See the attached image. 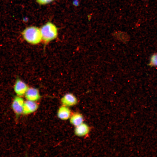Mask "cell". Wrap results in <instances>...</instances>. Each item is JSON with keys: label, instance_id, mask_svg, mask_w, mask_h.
<instances>
[{"label": "cell", "instance_id": "6da1fadb", "mask_svg": "<svg viewBox=\"0 0 157 157\" xmlns=\"http://www.w3.org/2000/svg\"><path fill=\"white\" fill-rule=\"evenodd\" d=\"M22 34L23 38L27 42L31 44H38L42 39L40 29L36 27H26L22 31Z\"/></svg>", "mask_w": 157, "mask_h": 157}, {"label": "cell", "instance_id": "7a4b0ae2", "mask_svg": "<svg viewBox=\"0 0 157 157\" xmlns=\"http://www.w3.org/2000/svg\"><path fill=\"white\" fill-rule=\"evenodd\" d=\"M42 39L46 43L54 39L58 35L56 26L53 24L48 22L43 25L40 29Z\"/></svg>", "mask_w": 157, "mask_h": 157}, {"label": "cell", "instance_id": "3957f363", "mask_svg": "<svg viewBox=\"0 0 157 157\" xmlns=\"http://www.w3.org/2000/svg\"><path fill=\"white\" fill-rule=\"evenodd\" d=\"M61 102L63 105L67 107L76 105L78 102L76 97L72 94L67 93L64 95L61 99Z\"/></svg>", "mask_w": 157, "mask_h": 157}, {"label": "cell", "instance_id": "277c9868", "mask_svg": "<svg viewBox=\"0 0 157 157\" xmlns=\"http://www.w3.org/2000/svg\"><path fill=\"white\" fill-rule=\"evenodd\" d=\"M29 88L26 84L22 81L18 79L17 80L14 85V90L19 96L25 94Z\"/></svg>", "mask_w": 157, "mask_h": 157}, {"label": "cell", "instance_id": "5b68a950", "mask_svg": "<svg viewBox=\"0 0 157 157\" xmlns=\"http://www.w3.org/2000/svg\"><path fill=\"white\" fill-rule=\"evenodd\" d=\"M24 102L23 99L20 97H16L14 99L12 106L16 114L20 115L23 113Z\"/></svg>", "mask_w": 157, "mask_h": 157}, {"label": "cell", "instance_id": "8992f818", "mask_svg": "<svg viewBox=\"0 0 157 157\" xmlns=\"http://www.w3.org/2000/svg\"><path fill=\"white\" fill-rule=\"evenodd\" d=\"M25 95L28 100L35 101L38 100L41 97L38 90L33 88H28Z\"/></svg>", "mask_w": 157, "mask_h": 157}, {"label": "cell", "instance_id": "52a82bcc", "mask_svg": "<svg viewBox=\"0 0 157 157\" xmlns=\"http://www.w3.org/2000/svg\"><path fill=\"white\" fill-rule=\"evenodd\" d=\"M38 107L35 101L27 100L24 102L23 113L28 114L33 113L37 110Z\"/></svg>", "mask_w": 157, "mask_h": 157}, {"label": "cell", "instance_id": "ba28073f", "mask_svg": "<svg viewBox=\"0 0 157 157\" xmlns=\"http://www.w3.org/2000/svg\"><path fill=\"white\" fill-rule=\"evenodd\" d=\"M74 130L75 134L79 137H83L88 134L90 131V128L87 124L83 123L75 126Z\"/></svg>", "mask_w": 157, "mask_h": 157}, {"label": "cell", "instance_id": "9c48e42d", "mask_svg": "<svg viewBox=\"0 0 157 157\" xmlns=\"http://www.w3.org/2000/svg\"><path fill=\"white\" fill-rule=\"evenodd\" d=\"M71 112L67 107L62 106L60 107L57 113V115L60 119L65 120L69 119L71 116Z\"/></svg>", "mask_w": 157, "mask_h": 157}, {"label": "cell", "instance_id": "30bf717a", "mask_svg": "<svg viewBox=\"0 0 157 157\" xmlns=\"http://www.w3.org/2000/svg\"><path fill=\"white\" fill-rule=\"evenodd\" d=\"M69 121L72 124L76 126L83 122V117L80 113H75L71 115L69 118Z\"/></svg>", "mask_w": 157, "mask_h": 157}, {"label": "cell", "instance_id": "8fae6325", "mask_svg": "<svg viewBox=\"0 0 157 157\" xmlns=\"http://www.w3.org/2000/svg\"><path fill=\"white\" fill-rule=\"evenodd\" d=\"M149 65L151 67L157 66V53H154L151 56Z\"/></svg>", "mask_w": 157, "mask_h": 157}, {"label": "cell", "instance_id": "7c38bea8", "mask_svg": "<svg viewBox=\"0 0 157 157\" xmlns=\"http://www.w3.org/2000/svg\"><path fill=\"white\" fill-rule=\"evenodd\" d=\"M55 0H36L37 2L40 4L44 5L49 3Z\"/></svg>", "mask_w": 157, "mask_h": 157}]
</instances>
